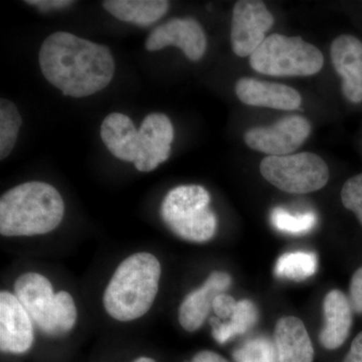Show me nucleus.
Returning a JSON list of instances; mask_svg holds the SVG:
<instances>
[{"label": "nucleus", "instance_id": "0eeeda50", "mask_svg": "<svg viewBox=\"0 0 362 362\" xmlns=\"http://www.w3.org/2000/svg\"><path fill=\"white\" fill-rule=\"evenodd\" d=\"M274 25V16L263 1L242 0L235 4L233 11V51L240 58L251 57L266 40L267 32Z\"/></svg>", "mask_w": 362, "mask_h": 362}, {"label": "nucleus", "instance_id": "9d476101", "mask_svg": "<svg viewBox=\"0 0 362 362\" xmlns=\"http://www.w3.org/2000/svg\"><path fill=\"white\" fill-rule=\"evenodd\" d=\"M334 70L342 78L343 96L354 104L362 102V42L350 35L333 40L330 47Z\"/></svg>", "mask_w": 362, "mask_h": 362}, {"label": "nucleus", "instance_id": "6e6552de", "mask_svg": "<svg viewBox=\"0 0 362 362\" xmlns=\"http://www.w3.org/2000/svg\"><path fill=\"white\" fill-rule=\"evenodd\" d=\"M14 295L40 330L59 334L56 320V294L49 279L39 273L23 274L14 283Z\"/></svg>", "mask_w": 362, "mask_h": 362}, {"label": "nucleus", "instance_id": "9b49d317", "mask_svg": "<svg viewBox=\"0 0 362 362\" xmlns=\"http://www.w3.org/2000/svg\"><path fill=\"white\" fill-rule=\"evenodd\" d=\"M232 285V277L226 272H213L204 284L190 292L183 299L178 310L181 327L188 332H194L202 327L211 308L214 298Z\"/></svg>", "mask_w": 362, "mask_h": 362}, {"label": "nucleus", "instance_id": "aec40b11", "mask_svg": "<svg viewBox=\"0 0 362 362\" xmlns=\"http://www.w3.org/2000/svg\"><path fill=\"white\" fill-rule=\"evenodd\" d=\"M341 202L345 209L356 214L362 226V173L352 176L341 189Z\"/></svg>", "mask_w": 362, "mask_h": 362}, {"label": "nucleus", "instance_id": "7ed1b4c3", "mask_svg": "<svg viewBox=\"0 0 362 362\" xmlns=\"http://www.w3.org/2000/svg\"><path fill=\"white\" fill-rule=\"evenodd\" d=\"M209 202L211 195L201 185L173 188L162 202V220L180 239L206 243L213 239L218 226Z\"/></svg>", "mask_w": 362, "mask_h": 362}, {"label": "nucleus", "instance_id": "bb28decb", "mask_svg": "<svg viewBox=\"0 0 362 362\" xmlns=\"http://www.w3.org/2000/svg\"><path fill=\"white\" fill-rule=\"evenodd\" d=\"M133 362H156L154 359L150 358V357H139V358L135 359Z\"/></svg>", "mask_w": 362, "mask_h": 362}, {"label": "nucleus", "instance_id": "393cba45", "mask_svg": "<svg viewBox=\"0 0 362 362\" xmlns=\"http://www.w3.org/2000/svg\"><path fill=\"white\" fill-rule=\"evenodd\" d=\"M74 1H68V0H51L49 1V6L52 8H65V7L70 6L73 4Z\"/></svg>", "mask_w": 362, "mask_h": 362}, {"label": "nucleus", "instance_id": "a878e982", "mask_svg": "<svg viewBox=\"0 0 362 362\" xmlns=\"http://www.w3.org/2000/svg\"><path fill=\"white\" fill-rule=\"evenodd\" d=\"M135 168L137 170L141 171V173H146V164L143 163V162H140L136 160L134 162Z\"/></svg>", "mask_w": 362, "mask_h": 362}, {"label": "nucleus", "instance_id": "5701e85b", "mask_svg": "<svg viewBox=\"0 0 362 362\" xmlns=\"http://www.w3.org/2000/svg\"><path fill=\"white\" fill-rule=\"evenodd\" d=\"M343 362H362V331L354 338Z\"/></svg>", "mask_w": 362, "mask_h": 362}, {"label": "nucleus", "instance_id": "6ab92c4d", "mask_svg": "<svg viewBox=\"0 0 362 362\" xmlns=\"http://www.w3.org/2000/svg\"><path fill=\"white\" fill-rule=\"evenodd\" d=\"M77 307L70 293L56 294V320L59 334L73 329L77 321Z\"/></svg>", "mask_w": 362, "mask_h": 362}, {"label": "nucleus", "instance_id": "ddd939ff", "mask_svg": "<svg viewBox=\"0 0 362 362\" xmlns=\"http://www.w3.org/2000/svg\"><path fill=\"white\" fill-rule=\"evenodd\" d=\"M352 307L340 290H331L323 301L324 325L319 339L324 349L334 350L346 341L352 326Z\"/></svg>", "mask_w": 362, "mask_h": 362}, {"label": "nucleus", "instance_id": "a211bd4d", "mask_svg": "<svg viewBox=\"0 0 362 362\" xmlns=\"http://www.w3.org/2000/svg\"><path fill=\"white\" fill-rule=\"evenodd\" d=\"M233 356L235 362H278L275 343L262 337L247 340Z\"/></svg>", "mask_w": 362, "mask_h": 362}, {"label": "nucleus", "instance_id": "cd10ccee", "mask_svg": "<svg viewBox=\"0 0 362 362\" xmlns=\"http://www.w3.org/2000/svg\"><path fill=\"white\" fill-rule=\"evenodd\" d=\"M25 4L28 6H39L40 4V0H26Z\"/></svg>", "mask_w": 362, "mask_h": 362}, {"label": "nucleus", "instance_id": "4468645a", "mask_svg": "<svg viewBox=\"0 0 362 362\" xmlns=\"http://www.w3.org/2000/svg\"><path fill=\"white\" fill-rule=\"evenodd\" d=\"M274 343L278 362H313V344L304 323L297 317L279 319L274 331Z\"/></svg>", "mask_w": 362, "mask_h": 362}, {"label": "nucleus", "instance_id": "b1692460", "mask_svg": "<svg viewBox=\"0 0 362 362\" xmlns=\"http://www.w3.org/2000/svg\"><path fill=\"white\" fill-rule=\"evenodd\" d=\"M190 362H230L216 352L204 350L195 354Z\"/></svg>", "mask_w": 362, "mask_h": 362}, {"label": "nucleus", "instance_id": "423d86ee", "mask_svg": "<svg viewBox=\"0 0 362 362\" xmlns=\"http://www.w3.org/2000/svg\"><path fill=\"white\" fill-rule=\"evenodd\" d=\"M311 132V124L301 116L281 119L269 127H254L245 133L250 148L269 156H291L300 148Z\"/></svg>", "mask_w": 362, "mask_h": 362}, {"label": "nucleus", "instance_id": "f8f14e48", "mask_svg": "<svg viewBox=\"0 0 362 362\" xmlns=\"http://www.w3.org/2000/svg\"><path fill=\"white\" fill-rule=\"evenodd\" d=\"M235 94L243 103L249 106L277 110H296L302 103L301 96L293 88L251 78L238 81Z\"/></svg>", "mask_w": 362, "mask_h": 362}, {"label": "nucleus", "instance_id": "dca6fc26", "mask_svg": "<svg viewBox=\"0 0 362 362\" xmlns=\"http://www.w3.org/2000/svg\"><path fill=\"white\" fill-rule=\"evenodd\" d=\"M318 268L315 254L310 252H287L279 258L275 274L279 278L302 281L313 276Z\"/></svg>", "mask_w": 362, "mask_h": 362}, {"label": "nucleus", "instance_id": "f3484780", "mask_svg": "<svg viewBox=\"0 0 362 362\" xmlns=\"http://www.w3.org/2000/svg\"><path fill=\"white\" fill-rule=\"evenodd\" d=\"M272 225L280 232L289 235H304L313 230L317 223L314 213L292 214L282 207H276L271 214Z\"/></svg>", "mask_w": 362, "mask_h": 362}, {"label": "nucleus", "instance_id": "412c9836", "mask_svg": "<svg viewBox=\"0 0 362 362\" xmlns=\"http://www.w3.org/2000/svg\"><path fill=\"white\" fill-rule=\"evenodd\" d=\"M349 301L352 310L362 313V267L352 276L349 287Z\"/></svg>", "mask_w": 362, "mask_h": 362}, {"label": "nucleus", "instance_id": "4be33fe9", "mask_svg": "<svg viewBox=\"0 0 362 362\" xmlns=\"http://www.w3.org/2000/svg\"><path fill=\"white\" fill-rule=\"evenodd\" d=\"M238 302L230 295L221 294L214 298L213 309L216 315L220 319H230L235 310Z\"/></svg>", "mask_w": 362, "mask_h": 362}, {"label": "nucleus", "instance_id": "f257e3e1", "mask_svg": "<svg viewBox=\"0 0 362 362\" xmlns=\"http://www.w3.org/2000/svg\"><path fill=\"white\" fill-rule=\"evenodd\" d=\"M65 204L49 183L32 181L9 189L0 199V233L4 237L45 235L58 228Z\"/></svg>", "mask_w": 362, "mask_h": 362}, {"label": "nucleus", "instance_id": "39448f33", "mask_svg": "<svg viewBox=\"0 0 362 362\" xmlns=\"http://www.w3.org/2000/svg\"><path fill=\"white\" fill-rule=\"evenodd\" d=\"M259 171L274 187L293 194L317 192L329 180L327 164L311 152L266 157L261 162Z\"/></svg>", "mask_w": 362, "mask_h": 362}, {"label": "nucleus", "instance_id": "20e7f679", "mask_svg": "<svg viewBox=\"0 0 362 362\" xmlns=\"http://www.w3.org/2000/svg\"><path fill=\"white\" fill-rule=\"evenodd\" d=\"M255 71L275 77H306L315 75L324 65L322 52L299 37L274 33L250 58Z\"/></svg>", "mask_w": 362, "mask_h": 362}, {"label": "nucleus", "instance_id": "2eb2a0df", "mask_svg": "<svg viewBox=\"0 0 362 362\" xmlns=\"http://www.w3.org/2000/svg\"><path fill=\"white\" fill-rule=\"evenodd\" d=\"M257 321L258 310L255 304L247 299L240 300L230 318V322L221 323L220 319H211L213 337L220 344H225L233 337L245 334L251 330Z\"/></svg>", "mask_w": 362, "mask_h": 362}, {"label": "nucleus", "instance_id": "1a4fd4ad", "mask_svg": "<svg viewBox=\"0 0 362 362\" xmlns=\"http://www.w3.org/2000/svg\"><path fill=\"white\" fill-rule=\"evenodd\" d=\"M35 340L32 318L16 295L0 293V349L9 354H25Z\"/></svg>", "mask_w": 362, "mask_h": 362}, {"label": "nucleus", "instance_id": "f03ea898", "mask_svg": "<svg viewBox=\"0 0 362 362\" xmlns=\"http://www.w3.org/2000/svg\"><path fill=\"white\" fill-rule=\"evenodd\" d=\"M160 276L161 265L154 255H131L116 269L105 290L107 313L122 322L144 316L156 300Z\"/></svg>", "mask_w": 362, "mask_h": 362}]
</instances>
